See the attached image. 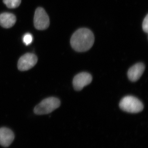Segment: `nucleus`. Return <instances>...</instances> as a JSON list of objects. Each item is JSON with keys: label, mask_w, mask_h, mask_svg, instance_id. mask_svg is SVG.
Masks as SVG:
<instances>
[{"label": "nucleus", "mask_w": 148, "mask_h": 148, "mask_svg": "<svg viewBox=\"0 0 148 148\" xmlns=\"http://www.w3.org/2000/svg\"><path fill=\"white\" fill-rule=\"evenodd\" d=\"M50 24L49 18L43 8H38L35 11L34 24L35 28L39 30L47 29Z\"/></svg>", "instance_id": "obj_4"}, {"label": "nucleus", "mask_w": 148, "mask_h": 148, "mask_svg": "<svg viewBox=\"0 0 148 148\" xmlns=\"http://www.w3.org/2000/svg\"><path fill=\"white\" fill-rule=\"evenodd\" d=\"M16 16L12 13H3L0 14V25L4 28H11L16 23Z\"/></svg>", "instance_id": "obj_9"}, {"label": "nucleus", "mask_w": 148, "mask_h": 148, "mask_svg": "<svg viewBox=\"0 0 148 148\" xmlns=\"http://www.w3.org/2000/svg\"><path fill=\"white\" fill-rule=\"evenodd\" d=\"M119 107L122 110L130 113H137L143 111L144 105L140 100L132 96H127L122 99Z\"/></svg>", "instance_id": "obj_2"}, {"label": "nucleus", "mask_w": 148, "mask_h": 148, "mask_svg": "<svg viewBox=\"0 0 148 148\" xmlns=\"http://www.w3.org/2000/svg\"><path fill=\"white\" fill-rule=\"evenodd\" d=\"M4 3L9 8H15L20 5L21 0H3Z\"/></svg>", "instance_id": "obj_10"}, {"label": "nucleus", "mask_w": 148, "mask_h": 148, "mask_svg": "<svg viewBox=\"0 0 148 148\" xmlns=\"http://www.w3.org/2000/svg\"><path fill=\"white\" fill-rule=\"evenodd\" d=\"M14 138V134L9 128L5 127L0 128V145L7 147L12 144Z\"/></svg>", "instance_id": "obj_8"}, {"label": "nucleus", "mask_w": 148, "mask_h": 148, "mask_svg": "<svg viewBox=\"0 0 148 148\" xmlns=\"http://www.w3.org/2000/svg\"><path fill=\"white\" fill-rule=\"evenodd\" d=\"M60 101L58 98L50 97L44 99L38 104L35 107L34 112L38 115L50 113L60 107Z\"/></svg>", "instance_id": "obj_3"}, {"label": "nucleus", "mask_w": 148, "mask_h": 148, "mask_svg": "<svg viewBox=\"0 0 148 148\" xmlns=\"http://www.w3.org/2000/svg\"><path fill=\"white\" fill-rule=\"evenodd\" d=\"M92 80L90 74L86 72L80 73L74 77L73 80L74 88L77 91L82 90L84 86L90 84Z\"/></svg>", "instance_id": "obj_6"}, {"label": "nucleus", "mask_w": 148, "mask_h": 148, "mask_svg": "<svg viewBox=\"0 0 148 148\" xmlns=\"http://www.w3.org/2000/svg\"><path fill=\"white\" fill-rule=\"evenodd\" d=\"M95 41L92 31L87 28H80L72 35L71 39L72 47L77 52H85L90 49Z\"/></svg>", "instance_id": "obj_1"}, {"label": "nucleus", "mask_w": 148, "mask_h": 148, "mask_svg": "<svg viewBox=\"0 0 148 148\" xmlns=\"http://www.w3.org/2000/svg\"><path fill=\"white\" fill-rule=\"evenodd\" d=\"M145 70V66L143 63H138L132 66L127 72L128 79L132 82L137 81L142 76Z\"/></svg>", "instance_id": "obj_7"}, {"label": "nucleus", "mask_w": 148, "mask_h": 148, "mask_svg": "<svg viewBox=\"0 0 148 148\" xmlns=\"http://www.w3.org/2000/svg\"><path fill=\"white\" fill-rule=\"evenodd\" d=\"M38 58L34 53H27L19 58L18 62V70L21 71H28L37 64Z\"/></svg>", "instance_id": "obj_5"}, {"label": "nucleus", "mask_w": 148, "mask_h": 148, "mask_svg": "<svg viewBox=\"0 0 148 148\" xmlns=\"http://www.w3.org/2000/svg\"><path fill=\"white\" fill-rule=\"evenodd\" d=\"M148 14H147L143 22V29L144 32L147 34L148 32Z\"/></svg>", "instance_id": "obj_12"}, {"label": "nucleus", "mask_w": 148, "mask_h": 148, "mask_svg": "<svg viewBox=\"0 0 148 148\" xmlns=\"http://www.w3.org/2000/svg\"><path fill=\"white\" fill-rule=\"evenodd\" d=\"M33 40V36L29 33H27L24 35L23 37V42L26 45H29L31 44Z\"/></svg>", "instance_id": "obj_11"}]
</instances>
